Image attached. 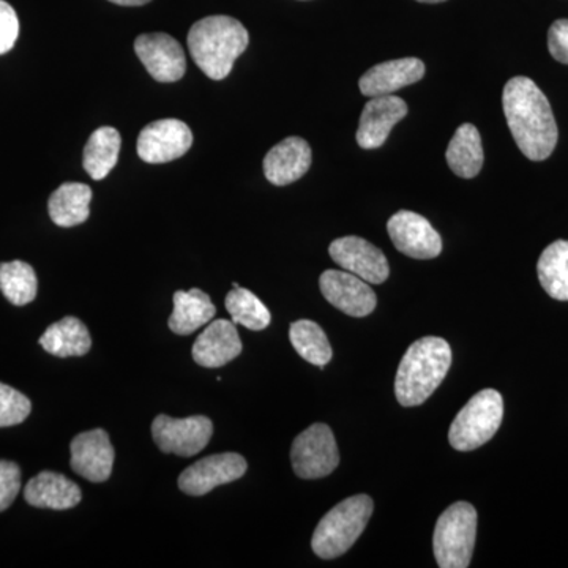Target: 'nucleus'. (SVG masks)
Here are the masks:
<instances>
[{"label":"nucleus","mask_w":568,"mask_h":568,"mask_svg":"<svg viewBox=\"0 0 568 568\" xmlns=\"http://www.w3.org/2000/svg\"><path fill=\"white\" fill-rule=\"evenodd\" d=\"M503 108L511 136L532 162H544L558 144V123L547 95L532 80L515 77L503 92Z\"/></svg>","instance_id":"nucleus-1"},{"label":"nucleus","mask_w":568,"mask_h":568,"mask_svg":"<svg viewBox=\"0 0 568 568\" xmlns=\"http://www.w3.org/2000/svg\"><path fill=\"white\" fill-rule=\"evenodd\" d=\"M186 41L194 63L205 77L222 81L248 47L250 36L241 21L215 14L193 24Z\"/></svg>","instance_id":"nucleus-2"},{"label":"nucleus","mask_w":568,"mask_h":568,"mask_svg":"<svg viewBox=\"0 0 568 568\" xmlns=\"http://www.w3.org/2000/svg\"><path fill=\"white\" fill-rule=\"evenodd\" d=\"M452 365L450 345L439 336H425L403 355L395 379L399 405L420 406L446 379Z\"/></svg>","instance_id":"nucleus-3"},{"label":"nucleus","mask_w":568,"mask_h":568,"mask_svg":"<svg viewBox=\"0 0 568 568\" xmlns=\"http://www.w3.org/2000/svg\"><path fill=\"white\" fill-rule=\"evenodd\" d=\"M373 499L366 495L347 497L327 511L316 526L312 548L321 559H335L345 555L364 534L373 514Z\"/></svg>","instance_id":"nucleus-4"},{"label":"nucleus","mask_w":568,"mask_h":568,"mask_svg":"<svg viewBox=\"0 0 568 568\" xmlns=\"http://www.w3.org/2000/svg\"><path fill=\"white\" fill-rule=\"evenodd\" d=\"M477 537V511L473 504L455 503L437 519L433 549L440 568H466Z\"/></svg>","instance_id":"nucleus-5"},{"label":"nucleus","mask_w":568,"mask_h":568,"mask_svg":"<svg viewBox=\"0 0 568 568\" xmlns=\"http://www.w3.org/2000/svg\"><path fill=\"white\" fill-rule=\"evenodd\" d=\"M504 399L495 388H485L469 399L452 422L448 440L455 450L470 452L493 439L503 424Z\"/></svg>","instance_id":"nucleus-6"},{"label":"nucleus","mask_w":568,"mask_h":568,"mask_svg":"<svg viewBox=\"0 0 568 568\" xmlns=\"http://www.w3.org/2000/svg\"><path fill=\"white\" fill-rule=\"evenodd\" d=\"M294 473L305 480L331 476L339 465L334 432L325 424H315L295 437L291 448Z\"/></svg>","instance_id":"nucleus-7"},{"label":"nucleus","mask_w":568,"mask_h":568,"mask_svg":"<svg viewBox=\"0 0 568 568\" xmlns=\"http://www.w3.org/2000/svg\"><path fill=\"white\" fill-rule=\"evenodd\" d=\"M212 435V420L204 416L173 418L162 414L152 424L153 440L160 450L179 457L200 454L211 443Z\"/></svg>","instance_id":"nucleus-8"},{"label":"nucleus","mask_w":568,"mask_h":568,"mask_svg":"<svg viewBox=\"0 0 568 568\" xmlns=\"http://www.w3.org/2000/svg\"><path fill=\"white\" fill-rule=\"evenodd\" d=\"M193 144V133L185 122L163 119L149 123L138 138L136 151L142 162L159 164L181 159Z\"/></svg>","instance_id":"nucleus-9"},{"label":"nucleus","mask_w":568,"mask_h":568,"mask_svg":"<svg viewBox=\"0 0 568 568\" xmlns=\"http://www.w3.org/2000/svg\"><path fill=\"white\" fill-rule=\"evenodd\" d=\"M392 244L413 260H435L443 252V239L425 216L416 212H396L387 223Z\"/></svg>","instance_id":"nucleus-10"},{"label":"nucleus","mask_w":568,"mask_h":568,"mask_svg":"<svg viewBox=\"0 0 568 568\" xmlns=\"http://www.w3.org/2000/svg\"><path fill=\"white\" fill-rule=\"evenodd\" d=\"M246 467V459L233 452L211 455L183 470L179 477V488L189 496H204L220 485L244 477Z\"/></svg>","instance_id":"nucleus-11"},{"label":"nucleus","mask_w":568,"mask_h":568,"mask_svg":"<svg viewBox=\"0 0 568 568\" xmlns=\"http://www.w3.org/2000/svg\"><path fill=\"white\" fill-rule=\"evenodd\" d=\"M332 260L343 271L357 275L369 284H383L390 275L386 254L357 235L336 239L328 246Z\"/></svg>","instance_id":"nucleus-12"},{"label":"nucleus","mask_w":568,"mask_h":568,"mask_svg":"<svg viewBox=\"0 0 568 568\" xmlns=\"http://www.w3.org/2000/svg\"><path fill=\"white\" fill-rule=\"evenodd\" d=\"M134 51L155 81L175 82L185 74V52L181 43L168 33H144L138 37Z\"/></svg>","instance_id":"nucleus-13"},{"label":"nucleus","mask_w":568,"mask_h":568,"mask_svg":"<svg viewBox=\"0 0 568 568\" xmlns=\"http://www.w3.org/2000/svg\"><path fill=\"white\" fill-rule=\"evenodd\" d=\"M320 287L325 301L347 316L365 317L375 312V291L351 272L325 271L321 275Z\"/></svg>","instance_id":"nucleus-14"},{"label":"nucleus","mask_w":568,"mask_h":568,"mask_svg":"<svg viewBox=\"0 0 568 568\" xmlns=\"http://www.w3.org/2000/svg\"><path fill=\"white\" fill-rule=\"evenodd\" d=\"M70 452V466L78 476L92 484H103L111 477L114 448L104 429L81 433L71 440Z\"/></svg>","instance_id":"nucleus-15"},{"label":"nucleus","mask_w":568,"mask_h":568,"mask_svg":"<svg viewBox=\"0 0 568 568\" xmlns=\"http://www.w3.org/2000/svg\"><path fill=\"white\" fill-rule=\"evenodd\" d=\"M407 104L396 95L373 97L362 111L357 144L366 151L381 148L394 126L406 118Z\"/></svg>","instance_id":"nucleus-16"},{"label":"nucleus","mask_w":568,"mask_h":568,"mask_svg":"<svg viewBox=\"0 0 568 568\" xmlns=\"http://www.w3.org/2000/svg\"><path fill=\"white\" fill-rule=\"evenodd\" d=\"M312 159L308 142L297 136L286 138L265 155V178L276 186L290 185L308 173Z\"/></svg>","instance_id":"nucleus-17"},{"label":"nucleus","mask_w":568,"mask_h":568,"mask_svg":"<svg viewBox=\"0 0 568 568\" xmlns=\"http://www.w3.org/2000/svg\"><path fill=\"white\" fill-rule=\"evenodd\" d=\"M193 361L204 368H220L242 354V339L233 321L216 320L197 336Z\"/></svg>","instance_id":"nucleus-18"},{"label":"nucleus","mask_w":568,"mask_h":568,"mask_svg":"<svg viewBox=\"0 0 568 568\" xmlns=\"http://www.w3.org/2000/svg\"><path fill=\"white\" fill-rule=\"evenodd\" d=\"M425 77V63L417 58L396 59L377 63L366 71L358 81V88L368 99L381 95H394L406 85L416 84Z\"/></svg>","instance_id":"nucleus-19"},{"label":"nucleus","mask_w":568,"mask_h":568,"mask_svg":"<svg viewBox=\"0 0 568 568\" xmlns=\"http://www.w3.org/2000/svg\"><path fill=\"white\" fill-rule=\"evenodd\" d=\"M24 499L32 507L69 510L81 503L82 493L70 478L51 470H43L26 485Z\"/></svg>","instance_id":"nucleus-20"},{"label":"nucleus","mask_w":568,"mask_h":568,"mask_svg":"<svg viewBox=\"0 0 568 568\" xmlns=\"http://www.w3.org/2000/svg\"><path fill=\"white\" fill-rule=\"evenodd\" d=\"M174 310L168 325L175 335H190L211 323L216 315L215 305L204 291L193 287L174 293Z\"/></svg>","instance_id":"nucleus-21"},{"label":"nucleus","mask_w":568,"mask_h":568,"mask_svg":"<svg viewBox=\"0 0 568 568\" xmlns=\"http://www.w3.org/2000/svg\"><path fill=\"white\" fill-rule=\"evenodd\" d=\"M92 190L85 183L69 182L51 194L48 212L61 227H73L88 222L91 215Z\"/></svg>","instance_id":"nucleus-22"},{"label":"nucleus","mask_w":568,"mask_h":568,"mask_svg":"<svg viewBox=\"0 0 568 568\" xmlns=\"http://www.w3.org/2000/svg\"><path fill=\"white\" fill-rule=\"evenodd\" d=\"M40 345L55 357H82L91 351L92 339L84 323L78 317L67 316L47 328Z\"/></svg>","instance_id":"nucleus-23"},{"label":"nucleus","mask_w":568,"mask_h":568,"mask_svg":"<svg viewBox=\"0 0 568 568\" xmlns=\"http://www.w3.org/2000/svg\"><path fill=\"white\" fill-rule=\"evenodd\" d=\"M446 159L452 173L462 179L476 178L484 166L480 133L473 123H463L448 144Z\"/></svg>","instance_id":"nucleus-24"},{"label":"nucleus","mask_w":568,"mask_h":568,"mask_svg":"<svg viewBox=\"0 0 568 568\" xmlns=\"http://www.w3.org/2000/svg\"><path fill=\"white\" fill-rule=\"evenodd\" d=\"M121 145L122 138L118 130L112 126L97 129L84 148L82 164L85 173L91 175L93 181H103L118 164Z\"/></svg>","instance_id":"nucleus-25"},{"label":"nucleus","mask_w":568,"mask_h":568,"mask_svg":"<svg viewBox=\"0 0 568 568\" xmlns=\"http://www.w3.org/2000/svg\"><path fill=\"white\" fill-rule=\"evenodd\" d=\"M541 287L556 301H568V241H556L541 253L537 264Z\"/></svg>","instance_id":"nucleus-26"},{"label":"nucleus","mask_w":568,"mask_h":568,"mask_svg":"<svg viewBox=\"0 0 568 568\" xmlns=\"http://www.w3.org/2000/svg\"><path fill=\"white\" fill-rule=\"evenodd\" d=\"M290 339L304 361L324 368L332 361V346L320 324L302 320L291 325Z\"/></svg>","instance_id":"nucleus-27"},{"label":"nucleus","mask_w":568,"mask_h":568,"mask_svg":"<svg viewBox=\"0 0 568 568\" xmlns=\"http://www.w3.org/2000/svg\"><path fill=\"white\" fill-rule=\"evenodd\" d=\"M0 291L10 304H31L39 291V282L32 265L22 261L0 264Z\"/></svg>","instance_id":"nucleus-28"},{"label":"nucleus","mask_w":568,"mask_h":568,"mask_svg":"<svg viewBox=\"0 0 568 568\" xmlns=\"http://www.w3.org/2000/svg\"><path fill=\"white\" fill-rule=\"evenodd\" d=\"M224 306L234 324L244 325L248 331L261 332L268 327L272 316L267 306L245 287H234L224 298Z\"/></svg>","instance_id":"nucleus-29"},{"label":"nucleus","mask_w":568,"mask_h":568,"mask_svg":"<svg viewBox=\"0 0 568 568\" xmlns=\"http://www.w3.org/2000/svg\"><path fill=\"white\" fill-rule=\"evenodd\" d=\"M31 410L32 403L28 396L0 383V428L22 424Z\"/></svg>","instance_id":"nucleus-30"},{"label":"nucleus","mask_w":568,"mask_h":568,"mask_svg":"<svg viewBox=\"0 0 568 568\" xmlns=\"http://www.w3.org/2000/svg\"><path fill=\"white\" fill-rule=\"evenodd\" d=\"M21 489V469L17 463L0 459V511L7 510Z\"/></svg>","instance_id":"nucleus-31"},{"label":"nucleus","mask_w":568,"mask_h":568,"mask_svg":"<svg viewBox=\"0 0 568 568\" xmlns=\"http://www.w3.org/2000/svg\"><path fill=\"white\" fill-rule=\"evenodd\" d=\"M20 36L17 11L6 0H0V55L9 52Z\"/></svg>","instance_id":"nucleus-32"},{"label":"nucleus","mask_w":568,"mask_h":568,"mask_svg":"<svg viewBox=\"0 0 568 568\" xmlns=\"http://www.w3.org/2000/svg\"><path fill=\"white\" fill-rule=\"evenodd\" d=\"M548 50L556 61L568 65V20L552 22L548 32Z\"/></svg>","instance_id":"nucleus-33"},{"label":"nucleus","mask_w":568,"mask_h":568,"mask_svg":"<svg viewBox=\"0 0 568 568\" xmlns=\"http://www.w3.org/2000/svg\"><path fill=\"white\" fill-rule=\"evenodd\" d=\"M110 2L118 3V6L123 7H141L151 2V0H110Z\"/></svg>","instance_id":"nucleus-34"},{"label":"nucleus","mask_w":568,"mask_h":568,"mask_svg":"<svg viewBox=\"0 0 568 568\" xmlns=\"http://www.w3.org/2000/svg\"><path fill=\"white\" fill-rule=\"evenodd\" d=\"M417 2H422V3H440V2H446V0H417Z\"/></svg>","instance_id":"nucleus-35"}]
</instances>
